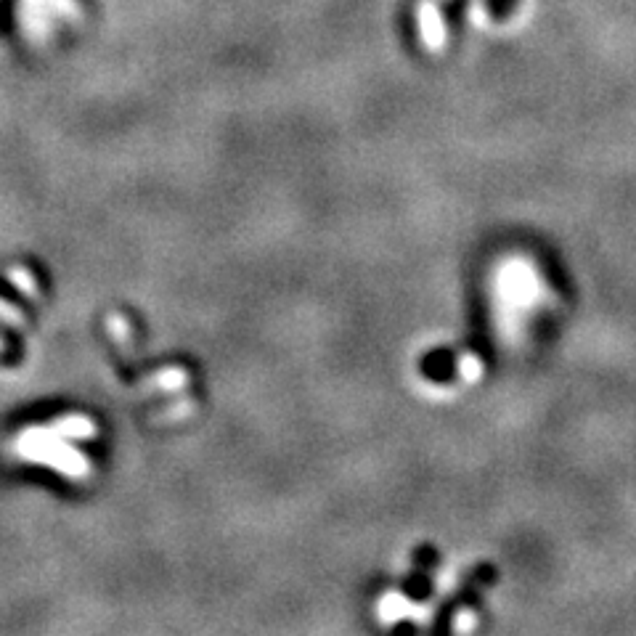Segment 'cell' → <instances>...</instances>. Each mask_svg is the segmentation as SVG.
<instances>
[{
  "label": "cell",
  "instance_id": "7a4b0ae2",
  "mask_svg": "<svg viewBox=\"0 0 636 636\" xmlns=\"http://www.w3.org/2000/svg\"><path fill=\"white\" fill-rule=\"evenodd\" d=\"M417 19H419V35H422L424 48L440 51L443 43H446V27H443V16H440V11L435 8V3L422 0L417 8Z\"/></svg>",
  "mask_w": 636,
  "mask_h": 636
},
{
  "label": "cell",
  "instance_id": "277c9868",
  "mask_svg": "<svg viewBox=\"0 0 636 636\" xmlns=\"http://www.w3.org/2000/svg\"><path fill=\"white\" fill-rule=\"evenodd\" d=\"M6 279L14 284L19 292H24L27 297H32V300H38V284H35V276H32L27 268H19V265H14V268H8L6 273Z\"/></svg>",
  "mask_w": 636,
  "mask_h": 636
},
{
  "label": "cell",
  "instance_id": "6da1fadb",
  "mask_svg": "<svg viewBox=\"0 0 636 636\" xmlns=\"http://www.w3.org/2000/svg\"><path fill=\"white\" fill-rule=\"evenodd\" d=\"M16 454L22 459H30V462H48L53 464L56 470H61L69 477H83L88 475V462L83 456L72 451L69 446H61L51 438V432L40 430V427H32V430L22 432L19 438V446H16Z\"/></svg>",
  "mask_w": 636,
  "mask_h": 636
},
{
  "label": "cell",
  "instance_id": "5b68a950",
  "mask_svg": "<svg viewBox=\"0 0 636 636\" xmlns=\"http://www.w3.org/2000/svg\"><path fill=\"white\" fill-rule=\"evenodd\" d=\"M0 321L8 326H16V329H22L24 326V313L16 308V305H11L8 300H3L0 297Z\"/></svg>",
  "mask_w": 636,
  "mask_h": 636
},
{
  "label": "cell",
  "instance_id": "3957f363",
  "mask_svg": "<svg viewBox=\"0 0 636 636\" xmlns=\"http://www.w3.org/2000/svg\"><path fill=\"white\" fill-rule=\"evenodd\" d=\"M48 14H51L48 0H22V6H19L24 32L35 40H40L48 32Z\"/></svg>",
  "mask_w": 636,
  "mask_h": 636
},
{
  "label": "cell",
  "instance_id": "8992f818",
  "mask_svg": "<svg viewBox=\"0 0 636 636\" xmlns=\"http://www.w3.org/2000/svg\"><path fill=\"white\" fill-rule=\"evenodd\" d=\"M3 350H6V342H3V337H0V353H3Z\"/></svg>",
  "mask_w": 636,
  "mask_h": 636
}]
</instances>
